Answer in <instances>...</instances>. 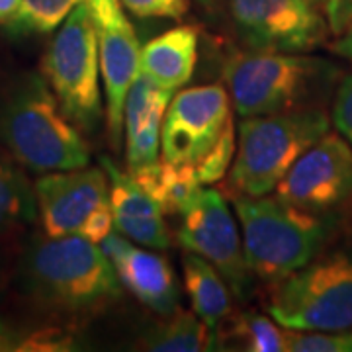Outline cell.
<instances>
[{
	"mask_svg": "<svg viewBox=\"0 0 352 352\" xmlns=\"http://www.w3.org/2000/svg\"><path fill=\"white\" fill-rule=\"evenodd\" d=\"M337 69L303 53L247 50L226 61L223 76L241 118L314 108L327 92Z\"/></svg>",
	"mask_w": 352,
	"mask_h": 352,
	"instance_id": "3",
	"label": "cell"
},
{
	"mask_svg": "<svg viewBox=\"0 0 352 352\" xmlns=\"http://www.w3.org/2000/svg\"><path fill=\"white\" fill-rule=\"evenodd\" d=\"M98 245L116 268L122 286L129 289L139 302L163 317L178 309L180 289L175 270L164 256L135 247L133 241L116 229Z\"/></svg>",
	"mask_w": 352,
	"mask_h": 352,
	"instance_id": "14",
	"label": "cell"
},
{
	"mask_svg": "<svg viewBox=\"0 0 352 352\" xmlns=\"http://www.w3.org/2000/svg\"><path fill=\"white\" fill-rule=\"evenodd\" d=\"M314 2H321V0H314Z\"/></svg>",
	"mask_w": 352,
	"mask_h": 352,
	"instance_id": "33",
	"label": "cell"
},
{
	"mask_svg": "<svg viewBox=\"0 0 352 352\" xmlns=\"http://www.w3.org/2000/svg\"><path fill=\"white\" fill-rule=\"evenodd\" d=\"M245 256L254 276L278 284L317 258L329 235L321 214L278 196H235Z\"/></svg>",
	"mask_w": 352,
	"mask_h": 352,
	"instance_id": "4",
	"label": "cell"
},
{
	"mask_svg": "<svg viewBox=\"0 0 352 352\" xmlns=\"http://www.w3.org/2000/svg\"><path fill=\"white\" fill-rule=\"evenodd\" d=\"M127 12L138 18L180 20L188 12V0H120Z\"/></svg>",
	"mask_w": 352,
	"mask_h": 352,
	"instance_id": "26",
	"label": "cell"
},
{
	"mask_svg": "<svg viewBox=\"0 0 352 352\" xmlns=\"http://www.w3.org/2000/svg\"><path fill=\"white\" fill-rule=\"evenodd\" d=\"M200 32L196 25H176L141 47V75L178 92L188 82L198 63Z\"/></svg>",
	"mask_w": 352,
	"mask_h": 352,
	"instance_id": "16",
	"label": "cell"
},
{
	"mask_svg": "<svg viewBox=\"0 0 352 352\" xmlns=\"http://www.w3.org/2000/svg\"><path fill=\"white\" fill-rule=\"evenodd\" d=\"M223 342L249 352H282L286 351V329L266 315H229L214 333V344Z\"/></svg>",
	"mask_w": 352,
	"mask_h": 352,
	"instance_id": "20",
	"label": "cell"
},
{
	"mask_svg": "<svg viewBox=\"0 0 352 352\" xmlns=\"http://www.w3.org/2000/svg\"><path fill=\"white\" fill-rule=\"evenodd\" d=\"M182 266L192 309L215 333L231 315V288L214 264L196 252H186Z\"/></svg>",
	"mask_w": 352,
	"mask_h": 352,
	"instance_id": "17",
	"label": "cell"
},
{
	"mask_svg": "<svg viewBox=\"0 0 352 352\" xmlns=\"http://www.w3.org/2000/svg\"><path fill=\"white\" fill-rule=\"evenodd\" d=\"M235 153H237V138H235V126L231 124L215 143L214 149L194 166L201 186H212L219 182L229 173Z\"/></svg>",
	"mask_w": 352,
	"mask_h": 352,
	"instance_id": "25",
	"label": "cell"
},
{
	"mask_svg": "<svg viewBox=\"0 0 352 352\" xmlns=\"http://www.w3.org/2000/svg\"><path fill=\"white\" fill-rule=\"evenodd\" d=\"M178 215L176 235L180 245L214 264L231 292L239 300H247L254 274L245 256L237 219H233L221 192L201 186Z\"/></svg>",
	"mask_w": 352,
	"mask_h": 352,
	"instance_id": "9",
	"label": "cell"
},
{
	"mask_svg": "<svg viewBox=\"0 0 352 352\" xmlns=\"http://www.w3.org/2000/svg\"><path fill=\"white\" fill-rule=\"evenodd\" d=\"M286 351L352 352V329H342V331H294V329H286Z\"/></svg>",
	"mask_w": 352,
	"mask_h": 352,
	"instance_id": "24",
	"label": "cell"
},
{
	"mask_svg": "<svg viewBox=\"0 0 352 352\" xmlns=\"http://www.w3.org/2000/svg\"><path fill=\"white\" fill-rule=\"evenodd\" d=\"M0 143L34 173L88 166L82 131L67 118L45 76L25 73L0 96Z\"/></svg>",
	"mask_w": 352,
	"mask_h": 352,
	"instance_id": "1",
	"label": "cell"
},
{
	"mask_svg": "<svg viewBox=\"0 0 352 352\" xmlns=\"http://www.w3.org/2000/svg\"><path fill=\"white\" fill-rule=\"evenodd\" d=\"M22 0H0V25H8L20 10Z\"/></svg>",
	"mask_w": 352,
	"mask_h": 352,
	"instance_id": "30",
	"label": "cell"
},
{
	"mask_svg": "<svg viewBox=\"0 0 352 352\" xmlns=\"http://www.w3.org/2000/svg\"><path fill=\"white\" fill-rule=\"evenodd\" d=\"M85 0H22L20 10L6 25L14 36L51 34Z\"/></svg>",
	"mask_w": 352,
	"mask_h": 352,
	"instance_id": "22",
	"label": "cell"
},
{
	"mask_svg": "<svg viewBox=\"0 0 352 352\" xmlns=\"http://www.w3.org/2000/svg\"><path fill=\"white\" fill-rule=\"evenodd\" d=\"M268 314L294 331L352 329V252H331L274 284Z\"/></svg>",
	"mask_w": 352,
	"mask_h": 352,
	"instance_id": "7",
	"label": "cell"
},
{
	"mask_svg": "<svg viewBox=\"0 0 352 352\" xmlns=\"http://www.w3.org/2000/svg\"><path fill=\"white\" fill-rule=\"evenodd\" d=\"M231 124L233 110L226 87L204 85L178 90L164 113L161 159L196 166Z\"/></svg>",
	"mask_w": 352,
	"mask_h": 352,
	"instance_id": "10",
	"label": "cell"
},
{
	"mask_svg": "<svg viewBox=\"0 0 352 352\" xmlns=\"http://www.w3.org/2000/svg\"><path fill=\"white\" fill-rule=\"evenodd\" d=\"M98 39V61L106 96V126L113 145L124 133V106L141 73V45L120 0H87Z\"/></svg>",
	"mask_w": 352,
	"mask_h": 352,
	"instance_id": "13",
	"label": "cell"
},
{
	"mask_svg": "<svg viewBox=\"0 0 352 352\" xmlns=\"http://www.w3.org/2000/svg\"><path fill=\"white\" fill-rule=\"evenodd\" d=\"M129 176L161 206L164 215L180 214V210L201 188L192 164L164 163L163 159L149 168Z\"/></svg>",
	"mask_w": 352,
	"mask_h": 352,
	"instance_id": "18",
	"label": "cell"
},
{
	"mask_svg": "<svg viewBox=\"0 0 352 352\" xmlns=\"http://www.w3.org/2000/svg\"><path fill=\"white\" fill-rule=\"evenodd\" d=\"M0 288H2V274H0Z\"/></svg>",
	"mask_w": 352,
	"mask_h": 352,
	"instance_id": "32",
	"label": "cell"
},
{
	"mask_svg": "<svg viewBox=\"0 0 352 352\" xmlns=\"http://www.w3.org/2000/svg\"><path fill=\"white\" fill-rule=\"evenodd\" d=\"M333 124L352 147V75L344 76L335 92Z\"/></svg>",
	"mask_w": 352,
	"mask_h": 352,
	"instance_id": "27",
	"label": "cell"
},
{
	"mask_svg": "<svg viewBox=\"0 0 352 352\" xmlns=\"http://www.w3.org/2000/svg\"><path fill=\"white\" fill-rule=\"evenodd\" d=\"M331 50L335 51L337 55H340V57H344V59L352 61V22L351 25L340 34L339 39L331 45Z\"/></svg>",
	"mask_w": 352,
	"mask_h": 352,
	"instance_id": "29",
	"label": "cell"
},
{
	"mask_svg": "<svg viewBox=\"0 0 352 352\" xmlns=\"http://www.w3.org/2000/svg\"><path fill=\"white\" fill-rule=\"evenodd\" d=\"M41 71L67 118L82 133H94L104 110L98 39L87 0L59 25L41 59Z\"/></svg>",
	"mask_w": 352,
	"mask_h": 352,
	"instance_id": "6",
	"label": "cell"
},
{
	"mask_svg": "<svg viewBox=\"0 0 352 352\" xmlns=\"http://www.w3.org/2000/svg\"><path fill=\"white\" fill-rule=\"evenodd\" d=\"M329 129V116L319 108L243 118L229 168L235 196L272 194L292 164Z\"/></svg>",
	"mask_w": 352,
	"mask_h": 352,
	"instance_id": "5",
	"label": "cell"
},
{
	"mask_svg": "<svg viewBox=\"0 0 352 352\" xmlns=\"http://www.w3.org/2000/svg\"><path fill=\"white\" fill-rule=\"evenodd\" d=\"M100 163L110 184L113 229L143 247L168 249L170 233L164 223V212L161 206L110 159L104 157Z\"/></svg>",
	"mask_w": 352,
	"mask_h": 352,
	"instance_id": "15",
	"label": "cell"
},
{
	"mask_svg": "<svg viewBox=\"0 0 352 352\" xmlns=\"http://www.w3.org/2000/svg\"><path fill=\"white\" fill-rule=\"evenodd\" d=\"M22 286L57 314H94L122 294V282L98 243L80 235L38 239L22 261Z\"/></svg>",
	"mask_w": 352,
	"mask_h": 352,
	"instance_id": "2",
	"label": "cell"
},
{
	"mask_svg": "<svg viewBox=\"0 0 352 352\" xmlns=\"http://www.w3.org/2000/svg\"><path fill=\"white\" fill-rule=\"evenodd\" d=\"M280 200L314 214H325L352 198V147L331 131L292 164L274 188Z\"/></svg>",
	"mask_w": 352,
	"mask_h": 352,
	"instance_id": "12",
	"label": "cell"
},
{
	"mask_svg": "<svg viewBox=\"0 0 352 352\" xmlns=\"http://www.w3.org/2000/svg\"><path fill=\"white\" fill-rule=\"evenodd\" d=\"M325 12L331 34L340 36L352 22V0H325Z\"/></svg>",
	"mask_w": 352,
	"mask_h": 352,
	"instance_id": "28",
	"label": "cell"
},
{
	"mask_svg": "<svg viewBox=\"0 0 352 352\" xmlns=\"http://www.w3.org/2000/svg\"><path fill=\"white\" fill-rule=\"evenodd\" d=\"M214 333L196 314L176 309L145 337V349L155 352L212 351Z\"/></svg>",
	"mask_w": 352,
	"mask_h": 352,
	"instance_id": "21",
	"label": "cell"
},
{
	"mask_svg": "<svg viewBox=\"0 0 352 352\" xmlns=\"http://www.w3.org/2000/svg\"><path fill=\"white\" fill-rule=\"evenodd\" d=\"M229 14L249 50L307 53L331 32L314 0H229Z\"/></svg>",
	"mask_w": 352,
	"mask_h": 352,
	"instance_id": "11",
	"label": "cell"
},
{
	"mask_svg": "<svg viewBox=\"0 0 352 352\" xmlns=\"http://www.w3.org/2000/svg\"><path fill=\"white\" fill-rule=\"evenodd\" d=\"M36 217V190L24 175V166L12 155L0 151V233L24 229Z\"/></svg>",
	"mask_w": 352,
	"mask_h": 352,
	"instance_id": "19",
	"label": "cell"
},
{
	"mask_svg": "<svg viewBox=\"0 0 352 352\" xmlns=\"http://www.w3.org/2000/svg\"><path fill=\"white\" fill-rule=\"evenodd\" d=\"M38 215L47 237L80 235L100 243L113 231L110 184L104 168L45 173L34 184Z\"/></svg>",
	"mask_w": 352,
	"mask_h": 352,
	"instance_id": "8",
	"label": "cell"
},
{
	"mask_svg": "<svg viewBox=\"0 0 352 352\" xmlns=\"http://www.w3.org/2000/svg\"><path fill=\"white\" fill-rule=\"evenodd\" d=\"M226 0H198V4H201L206 10H215L217 6H221Z\"/></svg>",
	"mask_w": 352,
	"mask_h": 352,
	"instance_id": "31",
	"label": "cell"
},
{
	"mask_svg": "<svg viewBox=\"0 0 352 352\" xmlns=\"http://www.w3.org/2000/svg\"><path fill=\"white\" fill-rule=\"evenodd\" d=\"M75 340L63 333L61 329H36L22 331L8 323L0 321V352L30 351V352H53L73 351Z\"/></svg>",
	"mask_w": 352,
	"mask_h": 352,
	"instance_id": "23",
	"label": "cell"
}]
</instances>
